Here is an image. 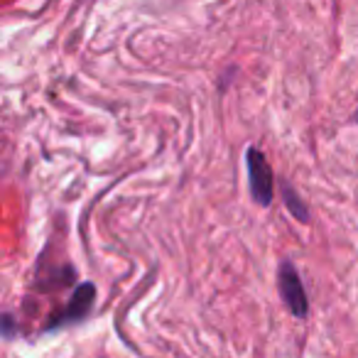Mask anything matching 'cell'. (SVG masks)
I'll list each match as a JSON object with an SVG mask.
<instances>
[{"mask_svg":"<svg viewBox=\"0 0 358 358\" xmlns=\"http://www.w3.org/2000/svg\"><path fill=\"white\" fill-rule=\"evenodd\" d=\"M278 287H280V297L285 299L287 309L294 314L297 319L307 317V292H304V285L299 280V273L289 260H282L278 268Z\"/></svg>","mask_w":358,"mask_h":358,"instance_id":"cell-2","label":"cell"},{"mask_svg":"<svg viewBox=\"0 0 358 358\" xmlns=\"http://www.w3.org/2000/svg\"><path fill=\"white\" fill-rule=\"evenodd\" d=\"M356 123H358V110H356Z\"/></svg>","mask_w":358,"mask_h":358,"instance_id":"cell-5","label":"cell"},{"mask_svg":"<svg viewBox=\"0 0 358 358\" xmlns=\"http://www.w3.org/2000/svg\"><path fill=\"white\" fill-rule=\"evenodd\" d=\"M94 297H96L94 285L91 282L81 285V287L74 292V297H71L69 307L62 309V312H57V314H52L47 329H57V327H64V324H69V322H79V319H84L86 314H89L91 304H94Z\"/></svg>","mask_w":358,"mask_h":358,"instance_id":"cell-3","label":"cell"},{"mask_svg":"<svg viewBox=\"0 0 358 358\" xmlns=\"http://www.w3.org/2000/svg\"><path fill=\"white\" fill-rule=\"evenodd\" d=\"M245 162H248V179H250V194L260 206H270L275 194V177L270 169L265 155L258 148H248L245 152Z\"/></svg>","mask_w":358,"mask_h":358,"instance_id":"cell-1","label":"cell"},{"mask_svg":"<svg viewBox=\"0 0 358 358\" xmlns=\"http://www.w3.org/2000/svg\"><path fill=\"white\" fill-rule=\"evenodd\" d=\"M282 196H285V204H287V209L292 211V214L297 216L299 221H307V219H309L307 206L302 204V199H299L297 192H292V187H289V185H282Z\"/></svg>","mask_w":358,"mask_h":358,"instance_id":"cell-4","label":"cell"}]
</instances>
